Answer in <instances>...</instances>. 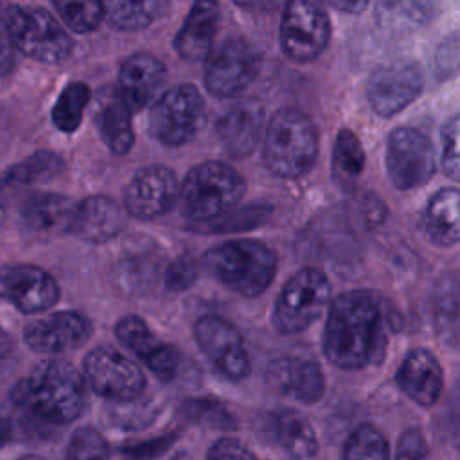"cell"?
<instances>
[{
  "label": "cell",
  "mask_w": 460,
  "mask_h": 460,
  "mask_svg": "<svg viewBox=\"0 0 460 460\" xmlns=\"http://www.w3.org/2000/svg\"><path fill=\"white\" fill-rule=\"evenodd\" d=\"M322 349L329 363L341 370H359L381 361L386 349L383 311L372 291H345L331 302Z\"/></svg>",
  "instance_id": "6da1fadb"
},
{
  "label": "cell",
  "mask_w": 460,
  "mask_h": 460,
  "mask_svg": "<svg viewBox=\"0 0 460 460\" xmlns=\"http://www.w3.org/2000/svg\"><path fill=\"white\" fill-rule=\"evenodd\" d=\"M16 404L49 424H66L84 406V377L65 359H45L13 392Z\"/></svg>",
  "instance_id": "7a4b0ae2"
},
{
  "label": "cell",
  "mask_w": 460,
  "mask_h": 460,
  "mask_svg": "<svg viewBox=\"0 0 460 460\" xmlns=\"http://www.w3.org/2000/svg\"><path fill=\"white\" fill-rule=\"evenodd\" d=\"M201 266L234 293L255 298L262 295L277 275V253L257 239H232L208 248Z\"/></svg>",
  "instance_id": "3957f363"
},
{
  "label": "cell",
  "mask_w": 460,
  "mask_h": 460,
  "mask_svg": "<svg viewBox=\"0 0 460 460\" xmlns=\"http://www.w3.org/2000/svg\"><path fill=\"white\" fill-rule=\"evenodd\" d=\"M318 156V129L309 115L296 108L277 110L262 135L266 167L280 178H300Z\"/></svg>",
  "instance_id": "277c9868"
},
{
  "label": "cell",
  "mask_w": 460,
  "mask_h": 460,
  "mask_svg": "<svg viewBox=\"0 0 460 460\" xmlns=\"http://www.w3.org/2000/svg\"><path fill=\"white\" fill-rule=\"evenodd\" d=\"M246 194L244 178L228 164L208 160L194 165L180 183V208L198 223L234 210Z\"/></svg>",
  "instance_id": "5b68a950"
},
{
  "label": "cell",
  "mask_w": 460,
  "mask_h": 460,
  "mask_svg": "<svg viewBox=\"0 0 460 460\" xmlns=\"http://www.w3.org/2000/svg\"><path fill=\"white\" fill-rule=\"evenodd\" d=\"M2 20L16 50L38 63L61 65L74 50L72 36L43 7L7 5Z\"/></svg>",
  "instance_id": "8992f818"
},
{
  "label": "cell",
  "mask_w": 460,
  "mask_h": 460,
  "mask_svg": "<svg viewBox=\"0 0 460 460\" xmlns=\"http://www.w3.org/2000/svg\"><path fill=\"white\" fill-rule=\"evenodd\" d=\"M329 300L327 275L318 268L305 266L284 282L271 311V323L280 334H298L322 316Z\"/></svg>",
  "instance_id": "52a82bcc"
},
{
  "label": "cell",
  "mask_w": 460,
  "mask_h": 460,
  "mask_svg": "<svg viewBox=\"0 0 460 460\" xmlns=\"http://www.w3.org/2000/svg\"><path fill=\"white\" fill-rule=\"evenodd\" d=\"M205 99L189 83L169 88L149 108V135L162 146L178 147L189 144L205 124Z\"/></svg>",
  "instance_id": "ba28073f"
},
{
  "label": "cell",
  "mask_w": 460,
  "mask_h": 460,
  "mask_svg": "<svg viewBox=\"0 0 460 460\" xmlns=\"http://www.w3.org/2000/svg\"><path fill=\"white\" fill-rule=\"evenodd\" d=\"M259 70V52L243 38H228L207 56L203 84L214 97L234 99L255 81Z\"/></svg>",
  "instance_id": "9c48e42d"
},
{
  "label": "cell",
  "mask_w": 460,
  "mask_h": 460,
  "mask_svg": "<svg viewBox=\"0 0 460 460\" xmlns=\"http://www.w3.org/2000/svg\"><path fill=\"white\" fill-rule=\"evenodd\" d=\"M385 165L397 190L420 189L435 174L433 142L417 128H395L386 140Z\"/></svg>",
  "instance_id": "30bf717a"
},
{
  "label": "cell",
  "mask_w": 460,
  "mask_h": 460,
  "mask_svg": "<svg viewBox=\"0 0 460 460\" xmlns=\"http://www.w3.org/2000/svg\"><path fill=\"white\" fill-rule=\"evenodd\" d=\"M280 49L295 63L314 61L329 45L331 20L327 11L307 0H293L286 4L280 29Z\"/></svg>",
  "instance_id": "8fae6325"
},
{
  "label": "cell",
  "mask_w": 460,
  "mask_h": 460,
  "mask_svg": "<svg viewBox=\"0 0 460 460\" xmlns=\"http://www.w3.org/2000/svg\"><path fill=\"white\" fill-rule=\"evenodd\" d=\"M83 377L97 395L113 402L135 401L146 388L142 368L111 347H97L86 354Z\"/></svg>",
  "instance_id": "7c38bea8"
},
{
  "label": "cell",
  "mask_w": 460,
  "mask_h": 460,
  "mask_svg": "<svg viewBox=\"0 0 460 460\" xmlns=\"http://www.w3.org/2000/svg\"><path fill=\"white\" fill-rule=\"evenodd\" d=\"M424 88V72L413 61H390L376 66L367 83L365 95L379 117H392L410 106Z\"/></svg>",
  "instance_id": "4fadbf2b"
},
{
  "label": "cell",
  "mask_w": 460,
  "mask_h": 460,
  "mask_svg": "<svg viewBox=\"0 0 460 460\" xmlns=\"http://www.w3.org/2000/svg\"><path fill=\"white\" fill-rule=\"evenodd\" d=\"M192 336L203 356L230 381H241L250 372V356L237 327L216 314L199 316Z\"/></svg>",
  "instance_id": "5bb4252c"
},
{
  "label": "cell",
  "mask_w": 460,
  "mask_h": 460,
  "mask_svg": "<svg viewBox=\"0 0 460 460\" xmlns=\"http://www.w3.org/2000/svg\"><path fill=\"white\" fill-rule=\"evenodd\" d=\"M61 289L58 280L43 268L29 262L0 266V298L20 313L36 314L58 304Z\"/></svg>",
  "instance_id": "9a60e30c"
},
{
  "label": "cell",
  "mask_w": 460,
  "mask_h": 460,
  "mask_svg": "<svg viewBox=\"0 0 460 460\" xmlns=\"http://www.w3.org/2000/svg\"><path fill=\"white\" fill-rule=\"evenodd\" d=\"M178 198L180 183L174 171L165 165H147L138 169L128 181L122 205L128 216L149 221L171 212Z\"/></svg>",
  "instance_id": "2e32d148"
},
{
  "label": "cell",
  "mask_w": 460,
  "mask_h": 460,
  "mask_svg": "<svg viewBox=\"0 0 460 460\" xmlns=\"http://www.w3.org/2000/svg\"><path fill=\"white\" fill-rule=\"evenodd\" d=\"M93 332L90 318L79 311H58L27 323L23 340L40 354H65L83 347Z\"/></svg>",
  "instance_id": "e0dca14e"
},
{
  "label": "cell",
  "mask_w": 460,
  "mask_h": 460,
  "mask_svg": "<svg viewBox=\"0 0 460 460\" xmlns=\"http://www.w3.org/2000/svg\"><path fill=\"white\" fill-rule=\"evenodd\" d=\"M165 65L149 52L128 56L119 68L117 95L131 111L151 108L164 93Z\"/></svg>",
  "instance_id": "ac0fdd59"
},
{
  "label": "cell",
  "mask_w": 460,
  "mask_h": 460,
  "mask_svg": "<svg viewBox=\"0 0 460 460\" xmlns=\"http://www.w3.org/2000/svg\"><path fill=\"white\" fill-rule=\"evenodd\" d=\"M117 340L129 349L160 381H171L180 367V352L162 341L138 314H126L115 323Z\"/></svg>",
  "instance_id": "d6986e66"
},
{
  "label": "cell",
  "mask_w": 460,
  "mask_h": 460,
  "mask_svg": "<svg viewBox=\"0 0 460 460\" xmlns=\"http://www.w3.org/2000/svg\"><path fill=\"white\" fill-rule=\"evenodd\" d=\"M264 108L255 99L230 104L216 120V135L225 151L234 158H244L255 151L264 135Z\"/></svg>",
  "instance_id": "ffe728a7"
},
{
  "label": "cell",
  "mask_w": 460,
  "mask_h": 460,
  "mask_svg": "<svg viewBox=\"0 0 460 460\" xmlns=\"http://www.w3.org/2000/svg\"><path fill=\"white\" fill-rule=\"evenodd\" d=\"M128 223V212L124 205L104 194L88 196L75 205L70 232L74 237L101 244L115 239Z\"/></svg>",
  "instance_id": "44dd1931"
},
{
  "label": "cell",
  "mask_w": 460,
  "mask_h": 460,
  "mask_svg": "<svg viewBox=\"0 0 460 460\" xmlns=\"http://www.w3.org/2000/svg\"><path fill=\"white\" fill-rule=\"evenodd\" d=\"M397 386L419 406H433L444 388V372L428 349H411L395 374Z\"/></svg>",
  "instance_id": "7402d4cb"
},
{
  "label": "cell",
  "mask_w": 460,
  "mask_h": 460,
  "mask_svg": "<svg viewBox=\"0 0 460 460\" xmlns=\"http://www.w3.org/2000/svg\"><path fill=\"white\" fill-rule=\"evenodd\" d=\"M219 25V5L216 2H194L174 36L172 47L185 61H205L214 49Z\"/></svg>",
  "instance_id": "603a6c76"
},
{
  "label": "cell",
  "mask_w": 460,
  "mask_h": 460,
  "mask_svg": "<svg viewBox=\"0 0 460 460\" xmlns=\"http://www.w3.org/2000/svg\"><path fill=\"white\" fill-rule=\"evenodd\" d=\"M75 205L72 198L59 192H34L25 198L20 216L34 232L68 234Z\"/></svg>",
  "instance_id": "cb8c5ba5"
},
{
  "label": "cell",
  "mask_w": 460,
  "mask_h": 460,
  "mask_svg": "<svg viewBox=\"0 0 460 460\" xmlns=\"http://www.w3.org/2000/svg\"><path fill=\"white\" fill-rule=\"evenodd\" d=\"M422 230L437 246L460 243V189L446 187L429 198L422 212Z\"/></svg>",
  "instance_id": "d4e9b609"
},
{
  "label": "cell",
  "mask_w": 460,
  "mask_h": 460,
  "mask_svg": "<svg viewBox=\"0 0 460 460\" xmlns=\"http://www.w3.org/2000/svg\"><path fill=\"white\" fill-rule=\"evenodd\" d=\"M270 428L291 460H313L318 453V438L311 422L293 410H280L270 417Z\"/></svg>",
  "instance_id": "484cf974"
},
{
  "label": "cell",
  "mask_w": 460,
  "mask_h": 460,
  "mask_svg": "<svg viewBox=\"0 0 460 460\" xmlns=\"http://www.w3.org/2000/svg\"><path fill=\"white\" fill-rule=\"evenodd\" d=\"M431 313L437 336L449 345H460V271L444 273L437 280Z\"/></svg>",
  "instance_id": "4316f807"
},
{
  "label": "cell",
  "mask_w": 460,
  "mask_h": 460,
  "mask_svg": "<svg viewBox=\"0 0 460 460\" xmlns=\"http://www.w3.org/2000/svg\"><path fill=\"white\" fill-rule=\"evenodd\" d=\"M277 379L286 394L305 404L320 401L325 390V379L320 365L305 358H289L280 361Z\"/></svg>",
  "instance_id": "83f0119b"
},
{
  "label": "cell",
  "mask_w": 460,
  "mask_h": 460,
  "mask_svg": "<svg viewBox=\"0 0 460 460\" xmlns=\"http://www.w3.org/2000/svg\"><path fill=\"white\" fill-rule=\"evenodd\" d=\"M131 110L124 104V101L113 93L110 101H106L99 111L97 126L99 135L106 147L115 155H126L133 147L135 131L131 120Z\"/></svg>",
  "instance_id": "f1b7e54d"
},
{
  "label": "cell",
  "mask_w": 460,
  "mask_h": 460,
  "mask_svg": "<svg viewBox=\"0 0 460 460\" xmlns=\"http://www.w3.org/2000/svg\"><path fill=\"white\" fill-rule=\"evenodd\" d=\"M169 4L162 0H142V2H124L110 0L104 2V20L115 31H140L155 23L165 11Z\"/></svg>",
  "instance_id": "f546056e"
},
{
  "label": "cell",
  "mask_w": 460,
  "mask_h": 460,
  "mask_svg": "<svg viewBox=\"0 0 460 460\" xmlns=\"http://www.w3.org/2000/svg\"><path fill=\"white\" fill-rule=\"evenodd\" d=\"M363 167H365V151H363L361 140L352 129L341 128L332 146V162H331L332 180L341 189L352 187L354 181L363 172Z\"/></svg>",
  "instance_id": "4dcf8cb0"
},
{
  "label": "cell",
  "mask_w": 460,
  "mask_h": 460,
  "mask_svg": "<svg viewBox=\"0 0 460 460\" xmlns=\"http://www.w3.org/2000/svg\"><path fill=\"white\" fill-rule=\"evenodd\" d=\"M65 169L63 158L54 151H36L23 162L11 165L0 178V187H20L52 180Z\"/></svg>",
  "instance_id": "1f68e13d"
},
{
  "label": "cell",
  "mask_w": 460,
  "mask_h": 460,
  "mask_svg": "<svg viewBox=\"0 0 460 460\" xmlns=\"http://www.w3.org/2000/svg\"><path fill=\"white\" fill-rule=\"evenodd\" d=\"M92 99V90L83 81L68 83L58 95L54 108L50 111L52 124L61 133H74L79 129L86 106Z\"/></svg>",
  "instance_id": "d6a6232c"
},
{
  "label": "cell",
  "mask_w": 460,
  "mask_h": 460,
  "mask_svg": "<svg viewBox=\"0 0 460 460\" xmlns=\"http://www.w3.org/2000/svg\"><path fill=\"white\" fill-rule=\"evenodd\" d=\"M437 13V5L431 2H381L377 5L379 25L390 31H413L428 22Z\"/></svg>",
  "instance_id": "836d02e7"
},
{
  "label": "cell",
  "mask_w": 460,
  "mask_h": 460,
  "mask_svg": "<svg viewBox=\"0 0 460 460\" xmlns=\"http://www.w3.org/2000/svg\"><path fill=\"white\" fill-rule=\"evenodd\" d=\"M343 460H390L388 440L374 424H359L345 440Z\"/></svg>",
  "instance_id": "e575fe53"
},
{
  "label": "cell",
  "mask_w": 460,
  "mask_h": 460,
  "mask_svg": "<svg viewBox=\"0 0 460 460\" xmlns=\"http://www.w3.org/2000/svg\"><path fill=\"white\" fill-rule=\"evenodd\" d=\"M271 214V207L266 203H255L241 208H234L216 219L192 225V228L203 232H244L262 225Z\"/></svg>",
  "instance_id": "d590c367"
},
{
  "label": "cell",
  "mask_w": 460,
  "mask_h": 460,
  "mask_svg": "<svg viewBox=\"0 0 460 460\" xmlns=\"http://www.w3.org/2000/svg\"><path fill=\"white\" fill-rule=\"evenodd\" d=\"M52 7L59 14L61 22L74 32H93L104 20V2H54Z\"/></svg>",
  "instance_id": "8d00e7d4"
},
{
  "label": "cell",
  "mask_w": 460,
  "mask_h": 460,
  "mask_svg": "<svg viewBox=\"0 0 460 460\" xmlns=\"http://www.w3.org/2000/svg\"><path fill=\"white\" fill-rule=\"evenodd\" d=\"M68 460H110L104 437L93 428H79L68 442Z\"/></svg>",
  "instance_id": "74e56055"
},
{
  "label": "cell",
  "mask_w": 460,
  "mask_h": 460,
  "mask_svg": "<svg viewBox=\"0 0 460 460\" xmlns=\"http://www.w3.org/2000/svg\"><path fill=\"white\" fill-rule=\"evenodd\" d=\"M442 169L460 183V115L447 119L442 128Z\"/></svg>",
  "instance_id": "f35d334b"
},
{
  "label": "cell",
  "mask_w": 460,
  "mask_h": 460,
  "mask_svg": "<svg viewBox=\"0 0 460 460\" xmlns=\"http://www.w3.org/2000/svg\"><path fill=\"white\" fill-rule=\"evenodd\" d=\"M199 277V262L189 255L183 253L176 259H172L165 271H164V284L169 291L180 293V291H187Z\"/></svg>",
  "instance_id": "ab89813d"
},
{
  "label": "cell",
  "mask_w": 460,
  "mask_h": 460,
  "mask_svg": "<svg viewBox=\"0 0 460 460\" xmlns=\"http://www.w3.org/2000/svg\"><path fill=\"white\" fill-rule=\"evenodd\" d=\"M435 74L438 79H451L460 74V31L447 34L433 56Z\"/></svg>",
  "instance_id": "60d3db41"
},
{
  "label": "cell",
  "mask_w": 460,
  "mask_h": 460,
  "mask_svg": "<svg viewBox=\"0 0 460 460\" xmlns=\"http://www.w3.org/2000/svg\"><path fill=\"white\" fill-rule=\"evenodd\" d=\"M428 451L429 447L422 431L417 428H410L401 435L394 460H424Z\"/></svg>",
  "instance_id": "b9f144b4"
},
{
  "label": "cell",
  "mask_w": 460,
  "mask_h": 460,
  "mask_svg": "<svg viewBox=\"0 0 460 460\" xmlns=\"http://www.w3.org/2000/svg\"><path fill=\"white\" fill-rule=\"evenodd\" d=\"M207 460H257V458L248 447H244L237 440L221 438L210 447Z\"/></svg>",
  "instance_id": "7bdbcfd3"
},
{
  "label": "cell",
  "mask_w": 460,
  "mask_h": 460,
  "mask_svg": "<svg viewBox=\"0 0 460 460\" xmlns=\"http://www.w3.org/2000/svg\"><path fill=\"white\" fill-rule=\"evenodd\" d=\"M189 411L192 413V415H196V417H201V419H205V420H208V422H217L219 426L223 424H226L228 420H232L230 419V415L226 413V410L221 406V404H217V402H214V401H207V399H203V401H190L189 402Z\"/></svg>",
  "instance_id": "ee69618b"
},
{
  "label": "cell",
  "mask_w": 460,
  "mask_h": 460,
  "mask_svg": "<svg viewBox=\"0 0 460 460\" xmlns=\"http://www.w3.org/2000/svg\"><path fill=\"white\" fill-rule=\"evenodd\" d=\"M16 47L9 36V31L0 13V77H5L16 65Z\"/></svg>",
  "instance_id": "f6af8a7d"
},
{
  "label": "cell",
  "mask_w": 460,
  "mask_h": 460,
  "mask_svg": "<svg viewBox=\"0 0 460 460\" xmlns=\"http://www.w3.org/2000/svg\"><path fill=\"white\" fill-rule=\"evenodd\" d=\"M332 5L338 9V11H345V13H352V14H358V13H361V11H365L367 7H368V2H365V0H356V2H332Z\"/></svg>",
  "instance_id": "bcb514c9"
},
{
  "label": "cell",
  "mask_w": 460,
  "mask_h": 460,
  "mask_svg": "<svg viewBox=\"0 0 460 460\" xmlns=\"http://www.w3.org/2000/svg\"><path fill=\"white\" fill-rule=\"evenodd\" d=\"M14 347V340L13 336L0 325V359H4L5 356H9V352Z\"/></svg>",
  "instance_id": "7dc6e473"
},
{
  "label": "cell",
  "mask_w": 460,
  "mask_h": 460,
  "mask_svg": "<svg viewBox=\"0 0 460 460\" xmlns=\"http://www.w3.org/2000/svg\"><path fill=\"white\" fill-rule=\"evenodd\" d=\"M11 435H13V429L9 420L0 419V447H4L11 440Z\"/></svg>",
  "instance_id": "c3c4849f"
},
{
  "label": "cell",
  "mask_w": 460,
  "mask_h": 460,
  "mask_svg": "<svg viewBox=\"0 0 460 460\" xmlns=\"http://www.w3.org/2000/svg\"><path fill=\"white\" fill-rule=\"evenodd\" d=\"M16 460H45V458L36 456V455H27V456H20V458H16Z\"/></svg>",
  "instance_id": "681fc988"
},
{
  "label": "cell",
  "mask_w": 460,
  "mask_h": 460,
  "mask_svg": "<svg viewBox=\"0 0 460 460\" xmlns=\"http://www.w3.org/2000/svg\"><path fill=\"white\" fill-rule=\"evenodd\" d=\"M2 219H4V205L0 201V225H2Z\"/></svg>",
  "instance_id": "f907efd6"
},
{
  "label": "cell",
  "mask_w": 460,
  "mask_h": 460,
  "mask_svg": "<svg viewBox=\"0 0 460 460\" xmlns=\"http://www.w3.org/2000/svg\"><path fill=\"white\" fill-rule=\"evenodd\" d=\"M0 7H2V5H0Z\"/></svg>",
  "instance_id": "816d5d0a"
}]
</instances>
